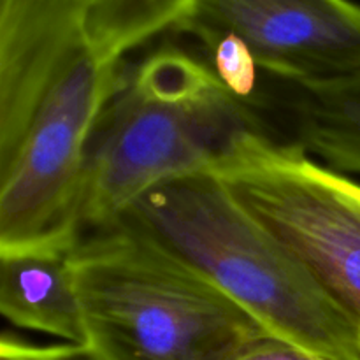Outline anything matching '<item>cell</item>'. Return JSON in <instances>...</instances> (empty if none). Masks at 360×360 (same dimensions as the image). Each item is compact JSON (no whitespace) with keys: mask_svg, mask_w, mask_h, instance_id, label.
Segmentation results:
<instances>
[{"mask_svg":"<svg viewBox=\"0 0 360 360\" xmlns=\"http://www.w3.org/2000/svg\"><path fill=\"white\" fill-rule=\"evenodd\" d=\"M115 224L217 285L273 338L327 359L360 360L359 320L207 169L151 186Z\"/></svg>","mask_w":360,"mask_h":360,"instance_id":"1","label":"cell"},{"mask_svg":"<svg viewBox=\"0 0 360 360\" xmlns=\"http://www.w3.org/2000/svg\"><path fill=\"white\" fill-rule=\"evenodd\" d=\"M269 132L259 104L176 48L148 55L111 98L90 139L83 236L115 224L146 190L213 167L236 139Z\"/></svg>","mask_w":360,"mask_h":360,"instance_id":"2","label":"cell"},{"mask_svg":"<svg viewBox=\"0 0 360 360\" xmlns=\"http://www.w3.org/2000/svg\"><path fill=\"white\" fill-rule=\"evenodd\" d=\"M84 338L101 360H236L271 336L217 285L112 224L72 252Z\"/></svg>","mask_w":360,"mask_h":360,"instance_id":"3","label":"cell"},{"mask_svg":"<svg viewBox=\"0 0 360 360\" xmlns=\"http://www.w3.org/2000/svg\"><path fill=\"white\" fill-rule=\"evenodd\" d=\"M207 171L360 322V183L297 141L248 132Z\"/></svg>","mask_w":360,"mask_h":360,"instance_id":"4","label":"cell"},{"mask_svg":"<svg viewBox=\"0 0 360 360\" xmlns=\"http://www.w3.org/2000/svg\"><path fill=\"white\" fill-rule=\"evenodd\" d=\"M127 77L122 62L102 63L86 48L55 81L0 172V255L76 248L90 139Z\"/></svg>","mask_w":360,"mask_h":360,"instance_id":"5","label":"cell"},{"mask_svg":"<svg viewBox=\"0 0 360 360\" xmlns=\"http://www.w3.org/2000/svg\"><path fill=\"white\" fill-rule=\"evenodd\" d=\"M174 30L204 48L234 35L260 70L294 84L360 74V4L352 0H195Z\"/></svg>","mask_w":360,"mask_h":360,"instance_id":"6","label":"cell"},{"mask_svg":"<svg viewBox=\"0 0 360 360\" xmlns=\"http://www.w3.org/2000/svg\"><path fill=\"white\" fill-rule=\"evenodd\" d=\"M86 0H0V172L70 62L88 48Z\"/></svg>","mask_w":360,"mask_h":360,"instance_id":"7","label":"cell"},{"mask_svg":"<svg viewBox=\"0 0 360 360\" xmlns=\"http://www.w3.org/2000/svg\"><path fill=\"white\" fill-rule=\"evenodd\" d=\"M72 252L0 255V311L11 323L65 343H86Z\"/></svg>","mask_w":360,"mask_h":360,"instance_id":"8","label":"cell"},{"mask_svg":"<svg viewBox=\"0 0 360 360\" xmlns=\"http://www.w3.org/2000/svg\"><path fill=\"white\" fill-rule=\"evenodd\" d=\"M295 137L336 171L360 174V74L294 84Z\"/></svg>","mask_w":360,"mask_h":360,"instance_id":"9","label":"cell"},{"mask_svg":"<svg viewBox=\"0 0 360 360\" xmlns=\"http://www.w3.org/2000/svg\"><path fill=\"white\" fill-rule=\"evenodd\" d=\"M195 0H95L86 13L88 48L102 63L123 56L185 18Z\"/></svg>","mask_w":360,"mask_h":360,"instance_id":"10","label":"cell"},{"mask_svg":"<svg viewBox=\"0 0 360 360\" xmlns=\"http://www.w3.org/2000/svg\"><path fill=\"white\" fill-rule=\"evenodd\" d=\"M211 56V69L218 79L236 95L246 102L259 104L257 101V65L252 51L234 35H224L206 46Z\"/></svg>","mask_w":360,"mask_h":360,"instance_id":"11","label":"cell"},{"mask_svg":"<svg viewBox=\"0 0 360 360\" xmlns=\"http://www.w3.org/2000/svg\"><path fill=\"white\" fill-rule=\"evenodd\" d=\"M0 360H101L88 345L27 343L13 334H4L0 340Z\"/></svg>","mask_w":360,"mask_h":360,"instance_id":"12","label":"cell"},{"mask_svg":"<svg viewBox=\"0 0 360 360\" xmlns=\"http://www.w3.org/2000/svg\"><path fill=\"white\" fill-rule=\"evenodd\" d=\"M236 360H333L278 338L266 336L246 348Z\"/></svg>","mask_w":360,"mask_h":360,"instance_id":"13","label":"cell"},{"mask_svg":"<svg viewBox=\"0 0 360 360\" xmlns=\"http://www.w3.org/2000/svg\"><path fill=\"white\" fill-rule=\"evenodd\" d=\"M86 2H88V6H91V4H94L95 0H86Z\"/></svg>","mask_w":360,"mask_h":360,"instance_id":"14","label":"cell"},{"mask_svg":"<svg viewBox=\"0 0 360 360\" xmlns=\"http://www.w3.org/2000/svg\"><path fill=\"white\" fill-rule=\"evenodd\" d=\"M359 348H360V333H359Z\"/></svg>","mask_w":360,"mask_h":360,"instance_id":"15","label":"cell"}]
</instances>
